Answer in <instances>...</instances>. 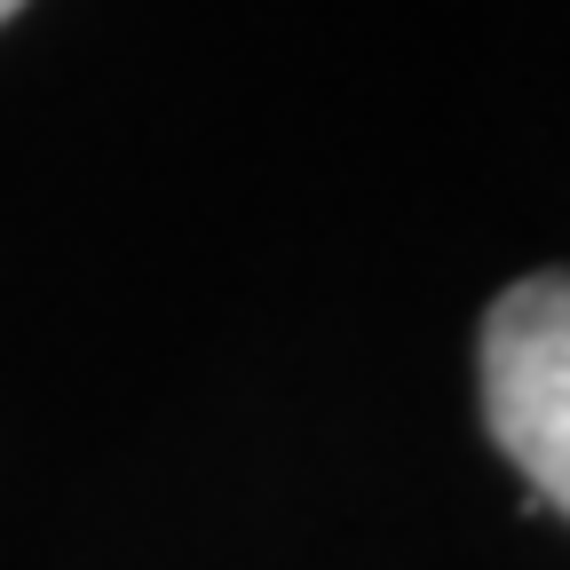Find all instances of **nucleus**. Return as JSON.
I'll use <instances>...</instances> for the list:
<instances>
[{
  "label": "nucleus",
  "mask_w": 570,
  "mask_h": 570,
  "mask_svg": "<svg viewBox=\"0 0 570 570\" xmlns=\"http://www.w3.org/2000/svg\"><path fill=\"white\" fill-rule=\"evenodd\" d=\"M17 9H24V0H0V24H9V17H17Z\"/></svg>",
  "instance_id": "2"
},
{
  "label": "nucleus",
  "mask_w": 570,
  "mask_h": 570,
  "mask_svg": "<svg viewBox=\"0 0 570 570\" xmlns=\"http://www.w3.org/2000/svg\"><path fill=\"white\" fill-rule=\"evenodd\" d=\"M483 420L531 483V508H570V285L523 277L483 317Z\"/></svg>",
  "instance_id": "1"
}]
</instances>
